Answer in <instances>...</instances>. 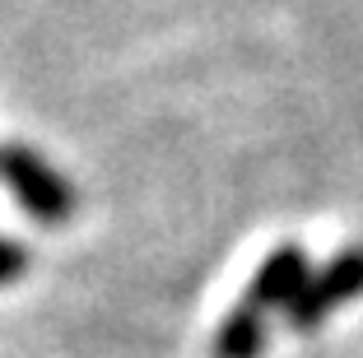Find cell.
I'll return each mask as SVG.
<instances>
[{"label": "cell", "mask_w": 363, "mask_h": 358, "mask_svg": "<svg viewBox=\"0 0 363 358\" xmlns=\"http://www.w3.org/2000/svg\"><path fill=\"white\" fill-rule=\"evenodd\" d=\"M0 177L10 181V191L23 201V210L43 223H65L75 210V191L65 186L61 172H52L43 158L23 145L0 149Z\"/></svg>", "instance_id": "6da1fadb"}, {"label": "cell", "mask_w": 363, "mask_h": 358, "mask_svg": "<svg viewBox=\"0 0 363 358\" xmlns=\"http://www.w3.org/2000/svg\"><path fill=\"white\" fill-rule=\"evenodd\" d=\"M363 293V247H345L331 265H321V274H308L303 293L289 303V326L294 330H317L340 303Z\"/></svg>", "instance_id": "7a4b0ae2"}, {"label": "cell", "mask_w": 363, "mask_h": 358, "mask_svg": "<svg viewBox=\"0 0 363 358\" xmlns=\"http://www.w3.org/2000/svg\"><path fill=\"white\" fill-rule=\"evenodd\" d=\"M19 270H28V256H23L14 242H0V284H5V279H14Z\"/></svg>", "instance_id": "5b68a950"}, {"label": "cell", "mask_w": 363, "mask_h": 358, "mask_svg": "<svg viewBox=\"0 0 363 358\" xmlns=\"http://www.w3.org/2000/svg\"><path fill=\"white\" fill-rule=\"evenodd\" d=\"M308 284V256H303L298 242H279L275 252L261 261V270L252 274V284H247L242 303L252 312L270 316V312H289V303L303 293Z\"/></svg>", "instance_id": "3957f363"}, {"label": "cell", "mask_w": 363, "mask_h": 358, "mask_svg": "<svg viewBox=\"0 0 363 358\" xmlns=\"http://www.w3.org/2000/svg\"><path fill=\"white\" fill-rule=\"evenodd\" d=\"M266 349V316L238 303L214 335V358H257Z\"/></svg>", "instance_id": "277c9868"}]
</instances>
